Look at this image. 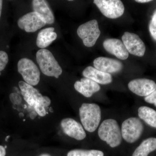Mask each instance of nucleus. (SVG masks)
Returning <instances> with one entry per match:
<instances>
[{
    "label": "nucleus",
    "mask_w": 156,
    "mask_h": 156,
    "mask_svg": "<svg viewBox=\"0 0 156 156\" xmlns=\"http://www.w3.org/2000/svg\"><path fill=\"white\" fill-rule=\"evenodd\" d=\"M80 119L85 130L93 132L96 130L101 119V110L95 103H83L79 109Z\"/></svg>",
    "instance_id": "1"
},
{
    "label": "nucleus",
    "mask_w": 156,
    "mask_h": 156,
    "mask_svg": "<svg viewBox=\"0 0 156 156\" xmlns=\"http://www.w3.org/2000/svg\"><path fill=\"white\" fill-rule=\"evenodd\" d=\"M98 133L99 138L111 147H117L122 143V131L115 120H104L99 126Z\"/></svg>",
    "instance_id": "2"
},
{
    "label": "nucleus",
    "mask_w": 156,
    "mask_h": 156,
    "mask_svg": "<svg viewBox=\"0 0 156 156\" xmlns=\"http://www.w3.org/2000/svg\"><path fill=\"white\" fill-rule=\"evenodd\" d=\"M37 62L42 73L48 76L58 78L62 70L53 54L47 49H41L36 54Z\"/></svg>",
    "instance_id": "3"
},
{
    "label": "nucleus",
    "mask_w": 156,
    "mask_h": 156,
    "mask_svg": "<svg viewBox=\"0 0 156 156\" xmlns=\"http://www.w3.org/2000/svg\"><path fill=\"white\" fill-rule=\"evenodd\" d=\"M17 69L26 83L32 86L39 83L41 73L32 60L27 58H21L17 63Z\"/></svg>",
    "instance_id": "4"
},
{
    "label": "nucleus",
    "mask_w": 156,
    "mask_h": 156,
    "mask_svg": "<svg viewBox=\"0 0 156 156\" xmlns=\"http://www.w3.org/2000/svg\"><path fill=\"white\" fill-rule=\"evenodd\" d=\"M143 131L142 123L136 117L128 118L122 124V136L126 142L129 143H133L138 140Z\"/></svg>",
    "instance_id": "5"
},
{
    "label": "nucleus",
    "mask_w": 156,
    "mask_h": 156,
    "mask_svg": "<svg viewBox=\"0 0 156 156\" xmlns=\"http://www.w3.org/2000/svg\"><path fill=\"white\" fill-rule=\"evenodd\" d=\"M78 35L87 47L95 45L100 35L101 32L96 20H92L82 24L77 31Z\"/></svg>",
    "instance_id": "6"
},
{
    "label": "nucleus",
    "mask_w": 156,
    "mask_h": 156,
    "mask_svg": "<svg viewBox=\"0 0 156 156\" xmlns=\"http://www.w3.org/2000/svg\"><path fill=\"white\" fill-rule=\"evenodd\" d=\"M94 4L105 17L116 19L123 15L125 7L120 0H94Z\"/></svg>",
    "instance_id": "7"
},
{
    "label": "nucleus",
    "mask_w": 156,
    "mask_h": 156,
    "mask_svg": "<svg viewBox=\"0 0 156 156\" xmlns=\"http://www.w3.org/2000/svg\"><path fill=\"white\" fill-rule=\"evenodd\" d=\"M46 24L44 18L34 11L23 15L17 21L19 28L27 33L35 32Z\"/></svg>",
    "instance_id": "8"
},
{
    "label": "nucleus",
    "mask_w": 156,
    "mask_h": 156,
    "mask_svg": "<svg viewBox=\"0 0 156 156\" xmlns=\"http://www.w3.org/2000/svg\"><path fill=\"white\" fill-rule=\"evenodd\" d=\"M122 41L128 53L139 57L144 55L145 45L137 35L126 32L122 37Z\"/></svg>",
    "instance_id": "9"
},
{
    "label": "nucleus",
    "mask_w": 156,
    "mask_h": 156,
    "mask_svg": "<svg viewBox=\"0 0 156 156\" xmlns=\"http://www.w3.org/2000/svg\"><path fill=\"white\" fill-rule=\"evenodd\" d=\"M128 87L131 92L140 96H147L156 89V83L147 79H135L130 81Z\"/></svg>",
    "instance_id": "10"
},
{
    "label": "nucleus",
    "mask_w": 156,
    "mask_h": 156,
    "mask_svg": "<svg viewBox=\"0 0 156 156\" xmlns=\"http://www.w3.org/2000/svg\"><path fill=\"white\" fill-rule=\"evenodd\" d=\"M61 126L65 134L76 140H83L87 136L83 126L71 118H66L62 120Z\"/></svg>",
    "instance_id": "11"
},
{
    "label": "nucleus",
    "mask_w": 156,
    "mask_h": 156,
    "mask_svg": "<svg viewBox=\"0 0 156 156\" xmlns=\"http://www.w3.org/2000/svg\"><path fill=\"white\" fill-rule=\"evenodd\" d=\"M93 65L96 69L109 74L119 72L123 68L121 62L108 57H98L94 60Z\"/></svg>",
    "instance_id": "12"
},
{
    "label": "nucleus",
    "mask_w": 156,
    "mask_h": 156,
    "mask_svg": "<svg viewBox=\"0 0 156 156\" xmlns=\"http://www.w3.org/2000/svg\"><path fill=\"white\" fill-rule=\"evenodd\" d=\"M104 49L110 54L119 59L125 60L128 58L129 53L125 45L121 40L117 39H108L103 42Z\"/></svg>",
    "instance_id": "13"
},
{
    "label": "nucleus",
    "mask_w": 156,
    "mask_h": 156,
    "mask_svg": "<svg viewBox=\"0 0 156 156\" xmlns=\"http://www.w3.org/2000/svg\"><path fill=\"white\" fill-rule=\"evenodd\" d=\"M74 88L79 93L87 98L91 97L100 89L98 83L87 78H82L80 81H76Z\"/></svg>",
    "instance_id": "14"
},
{
    "label": "nucleus",
    "mask_w": 156,
    "mask_h": 156,
    "mask_svg": "<svg viewBox=\"0 0 156 156\" xmlns=\"http://www.w3.org/2000/svg\"><path fill=\"white\" fill-rule=\"evenodd\" d=\"M19 87L24 100L30 106H34L36 102L43 96L33 86L25 82L20 81Z\"/></svg>",
    "instance_id": "15"
},
{
    "label": "nucleus",
    "mask_w": 156,
    "mask_h": 156,
    "mask_svg": "<svg viewBox=\"0 0 156 156\" xmlns=\"http://www.w3.org/2000/svg\"><path fill=\"white\" fill-rule=\"evenodd\" d=\"M83 76L97 83L105 85L110 83L112 81V77L110 74L103 72L92 66H88L83 72Z\"/></svg>",
    "instance_id": "16"
},
{
    "label": "nucleus",
    "mask_w": 156,
    "mask_h": 156,
    "mask_svg": "<svg viewBox=\"0 0 156 156\" xmlns=\"http://www.w3.org/2000/svg\"><path fill=\"white\" fill-rule=\"evenodd\" d=\"M32 5L34 11L40 14L44 20L47 24H52L54 23V15L46 1L34 0L32 1Z\"/></svg>",
    "instance_id": "17"
},
{
    "label": "nucleus",
    "mask_w": 156,
    "mask_h": 156,
    "mask_svg": "<svg viewBox=\"0 0 156 156\" xmlns=\"http://www.w3.org/2000/svg\"><path fill=\"white\" fill-rule=\"evenodd\" d=\"M54 27L44 29L39 33L37 39V45L41 49L47 48L57 38V34L54 32Z\"/></svg>",
    "instance_id": "18"
},
{
    "label": "nucleus",
    "mask_w": 156,
    "mask_h": 156,
    "mask_svg": "<svg viewBox=\"0 0 156 156\" xmlns=\"http://www.w3.org/2000/svg\"><path fill=\"white\" fill-rule=\"evenodd\" d=\"M156 150V138L150 137L145 140L138 147L132 156H148L149 154Z\"/></svg>",
    "instance_id": "19"
},
{
    "label": "nucleus",
    "mask_w": 156,
    "mask_h": 156,
    "mask_svg": "<svg viewBox=\"0 0 156 156\" xmlns=\"http://www.w3.org/2000/svg\"><path fill=\"white\" fill-rule=\"evenodd\" d=\"M138 116L149 126L156 128V111L147 106L140 107L138 110Z\"/></svg>",
    "instance_id": "20"
},
{
    "label": "nucleus",
    "mask_w": 156,
    "mask_h": 156,
    "mask_svg": "<svg viewBox=\"0 0 156 156\" xmlns=\"http://www.w3.org/2000/svg\"><path fill=\"white\" fill-rule=\"evenodd\" d=\"M51 104V100L47 96L43 97L37 101L34 105V108L37 114L41 117H44L47 115V109Z\"/></svg>",
    "instance_id": "21"
},
{
    "label": "nucleus",
    "mask_w": 156,
    "mask_h": 156,
    "mask_svg": "<svg viewBox=\"0 0 156 156\" xmlns=\"http://www.w3.org/2000/svg\"><path fill=\"white\" fill-rule=\"evenodd\" d=\"M67 156H104L103 152L96 150L74 149L69 151Z\"/></svg>",
    "instance_id": "22"
},
{
    "label": "nucleus",
    "mask_w": 156,
    "mask_h": 156,
    "mask_svg": "<svg viewBox=\"0 0 156 156\" xmlns=\"http://www.w3.org/2000/svg\"><path fill=\"white\" fill-rule=\"evenodd\" d=\"M149 29L151 35L153 38L156 41V9L154 11L150 22Z\"/></svg>",
    "instance_id": "23"
},
{
    "label": "nucleus",
    "mask_w": 156,
    "mask_h": 156,
    "mask_svg": "<svg viewBox=\"0 0 156 156\" xmlns=\"http://www.w3.org/2000/svg\"><path fill=\"white\" fill-rule=\"evenodd\" d=\"M9 56L5 51H0V76L1 72L5 69L9 62Z\"/></svg>",
    "instance_id": "24"
},
{
    "label": "nucleus",
    "mask_w": 156,
    "mask_h": 156,
    "mask_svg": "<svg viewBox=\"0 0 156 156\" xmlns=\"http://www.w3.org/2000/svg\"><path fill=\"white\" fill-rule=\"evenodd\" d=\"M10 99L11 102L14 105H18L22 102V98L20 95L15 92H13L10 94Z\"/></svg>",
    "instance_id": "25"
},
{
    "label": "nucleus",
    "mask_w": 156,
    "mask_h": 156,
    "mask_svg": "<svg viewBox=\"0 0 156 156\" xmlns=\"http://www.w3.org/2000/svg\"><path fill=\"white\" fill-rule=\"evenodd\" d=\"M144 100L147 103L153 104L156 107V89L149 95L146 96Z\"/></svg>",
    "instance_id": "26"
},
{
    "label": "nucleus",
    "mask_w": 156,
    "mask_h": 156,
    "mask_svg": "<svg viewBox=\"0 0 156 156\" xmlns=\"http://www.w3.org/2000/svg\"><path fill=\"white\" fill-rule=\"evenodd\" d=\"M6 150L4 147L0 145V156H5Z\"/></svg>",
    "instance_id": "27"
},
{
    "label": "nucleus",
    "mask_w": 156,
    "mask_h": 156,
    "mask_svg": "<svg viewBox=\"0 0 156 156\" xmlns=\"http://www.w3.org/2000/svg\"><path fill=\"white\" fill-rule=\"evenodd\" d=\"M37 115V114L35 111H33L30 112L29 114L30 117L32 119H34L36 118Z\"/></svg>",
    "instance_id": "28"
},
{
    "label": "nucleus",
    "mask_w": 156,
    "mask_h": 156,
    "mask_svg": "<svg viewBox=\"0 0 156 156\" xmlns=\"http://www.w3.org/2000/svg\"><path fill=\"white\" fill-rule=\"evenodd\" d=\"M151 0H136L135 2L138 3H144L149 2H151Z\"/></svg>",
    "instance_id": "29"
},
{
    "label": "nucleus",
    "mask_w": 156,
    "mask_h": 156,
    "mask_svg": "<svg viewBox=\"0 0 156 156\" xmlns=\"http://www.w3.org/2000/svg\"><path fill=\"white\" fill-rule=\"evenodd\" d=\"M3 1L0 0V17L2 14V9Z\"/></svg>",
    "instance_id": "30"
},
{
    "label": "nucleus",
    "mask_w": 156,
    "mask_h": 156,
    "mask_svg": "<svg viewBox=\"0 0 156 156\" xmlns=\"http://www.w3.org/2000/svg\"><path fill=\"white\" fill-rule=\"evenodd\" d=\"M19 116L20 117H23V116H24V115H23V113H20Z\"/></svg>",
    "instance_id": "31"
},
{
    "label": "nucleus",
    "mask_w": 156,
    "mask_h": 156,
    "mask_svg": "<svg viewBox=\"0 0 156 156\" xmlns=\"http://www.w3.org/2000/svg\"><path fill=\"white\" fill-rule=\"evenodd\" d=\"M10 137V136H7V137H6L5 140H6V141H8V139H9V138Z\"/></svg>",
    "instance_id": "32"
}]
</instances>
